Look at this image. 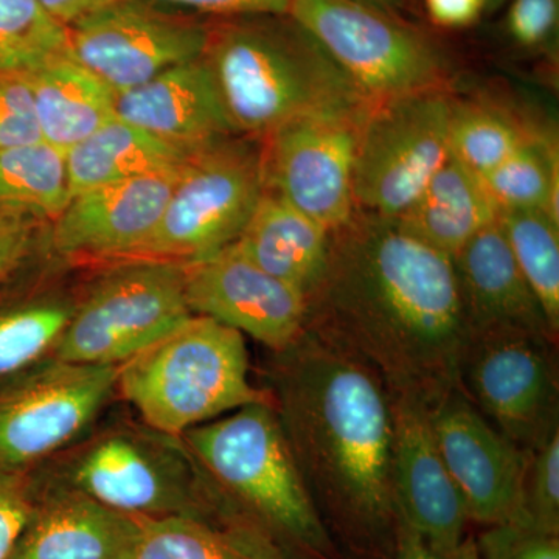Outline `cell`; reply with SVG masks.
<instances>
[{
  "label": "cell",
  "mask_w": 559,
  "mask_h": 559,
  "mask_svg": "<svg viewBox=\"0 0 559 559\" xmlns=\"http://www.w3.org/2000/svg\"><path fill=\"white\" fill-rule=\"evenodd\" d=\"M305 329L362 359L392 399L430 411L459 389L466 330L454 264L395 219L356 210L331 230Z\"/></svg>",
  "instance_id": "cell-1"
},
{
  "label": "cell",
  "mask_w": 559,
  "mask_h": 559,
  "mask_svg": "<svg viewBox=\"0 0 559 559\" xmlns=\"http://www.w3.org/2000/svg\"><path fill=\"white\" fill-rule=\"evenodd\" d=\"M267 377L272 407L331 538L355 557H395L393 407L384 382L310 329L272 353Z\"/></svg>",
  "instance_id": "cell-2"
},
{
  "label": "cell",
  "mask_w": 559,
  "mask_h": 559,
  "mask_svg": "<svg viewBox=\"0 0 559 559\" xmlns=\"http://www.w3.org/2000/svg\"><path fill=\"white\" fill-rule=\"evenodd\" d=\"M202 60L230 127L264 139L289 121L360 114L369 100L288 14L210 20Z\"/></svg>",
  "instance_id": "cell-3"
},
{
  "label": "cell",
  "mask_w": 559,
  "mask_h": 559,
  "mask_svg": "<svg viewBox=\"0 0 559 559\" xmlns=\"http://www.w3.org/2000/svg\"><path fill=\"white\" fill-rule=\"evenodd\" d=\"M182 439L221 495L294 558L344 559L305 487L271 401L204 423Z\"/></svg>",
  "instance_id": "cell-4"
},
{
  "label": "cell",
  "mask_w": 559,
  "mask_h": 559,
  "mask_svg": "<svg viewBox=\"0 0 559 559\" xmlns=\"http://www.w3.org/2000/svg\"><path fill=\"white\" fill-rule=\"evenodd\" d=\"M116 390L140 421L173 437L271 401L250 381L240 331L198 314L121 364Z\"/></svg>",
  "instance_id": "cell-5"
},
{
  "label": "cell",
  "mask_w": 559,
  "mask_h": 559,
  "mask_svg": "<svg viewBox=\"0 0 559 559\" xmlns=\"http://www.w3.org/2000/svg\"><path fill=\"white\" fill-rule=\"evenodd\" d=\"M72 447L50 480L120 513L160 520L205 516L226 506L182 437L116 421Z\"/></svg>",
  "instance_id": "cell-6"
},
{
  "label": "cell",
  "mask_w": 559,
  "mask_h": 559,
  "mask_svg": "<svg viewBox=\"0 0 559 559\" xmlns=\"http://www.w3.org/2000/svg\"><path fill=\"white\" fill-rule=\"evenodd\" d=\"M266 189L261 140L229 135L189 154L134 260L191 263L238 240Z\"/></svg>",
  "instance_id": "cell-7"
},
{
  "label": "cell",
  "mask_w": 559,
  "mask_h": 559,
  "mask_svg": "<svg viewBox=\"0 0 559 559\" xmlns=\"http://www.w3.org/2000/svg\"><path fill=\"white\" fill-rule=\"evenodd\" d=\"M286 14L371 102L448 87L443 51L404 17L359 0H290Z\"/></svg>",
  "instance_id": "cell-8"
},
{
  "label": "cell",
  "mask_w": 559,
  "mask_h": 559,
  "mask_svg": "<svg viewBox=\"0 0 559 559\" xmlns=\"http://www.w3.org/2000/svg\"><path fill=\"white\" fill-rule=\"evenodd\" d=\"M190 316L183 263L135 260L103 275L76 300L51 358L121 366Z\"/></svg>",
  "instance_id": "cell-9"
},
{
  "label": "cell",
  "mask_w": 559,
  "mask_h": 559,
  "mask_svg": "<svg viewBox=\"0 0 559 559\" xmlns=\"http://www.w3.org/2000/svg\"><path fill=\"white\" fill-rule=\"evenodd\" d=\"M454 100L444 87L373 103L356 146L358 212L396 219L414 204L450 157Z\"/></svg>",
  "instance_id": "cell-10"
},
{
  "label": "cell",
  "mask_w": 559,
  "mask_h": 559,
  "mask_svg": "<svg viewBox=\"0 0 559 559\" xmlns=\"http://www.w3.org/2000/svg\"><path fill=\"white\" fill-rule=\"evenodd\" d=\"M557 344L520 331L465 334L459 389L511 443L535 451L559 430Z\"/></svg>",
  "instance_id": "cell-11"
},
{
  "label": "cell",
  "mask_w": 559,
  "mask_h": 559,
  "mask_svg": "<svg viewBox=\"0 0 559 559\" xmlns=\"http://www.w3.org/2000/svg\"><path fill=\"white\" fill-rule=\"evenodd\" d=\"M117 373L47 358L0 381V468L33 471L75 444L116 392Z\"/></svg>",
  "instance_id": "cell-12"
},
{
  "label": "cell",
  "mask_w": 559,
  "mask_h": 559,
  "mask_svg": "<svg viewBox=\"0 0 559 559\" xmlns=\"http://www.w3.org/2000/svg\"><path fill=\"white\" fill-rule=\"evenodd\" d=\"M209 22L157 0H116L68 25L69 55L117 95L201 58Z\"/></svg>",
  "instance_id": "cell-13"
},
{
  "label": "cell",
  "mask_w": 559,
  "mask_h": 559,
  "mask_svg": "<svg viewBox=\"0 0 559 559\" xmlns=\"http://www.w3.org/2000/svg\"><path fill=\"white\" fill-rule=\"evenodd\" d=\"M369 110L301 117L261 139L266 189L329 230L347 223L356 212L353 170Z\"/></svg>",
  "instance_id": "cell-14"
},
{
  "label": "cell",
  "mask_w": 559,
  "mask_h": 559,
  "mask_svg": "<svg viewBox=\"0 0 559 559\" xmlns=\"http://www.w3.org/2000/svg\"><path fill=\"white\" fill-rule=\"evenodd\" d=\"M430 428L444 466L471 522H524V477L528 452L502 436L462 390H452L429 411Z\"/></svg>",
  "instance_id": "cell-15"
},
{
  "label": "cell",
  "mask_w": 559,
  "mask_h": 559,
  "mask_svg": "<svg viewBox=\"0 0 559 559\" xmlns=\"http://www.w3.org/2000/svg\"><path fill=\"white\" fill-rule=\"evenodd\" d=\"M183 282L191 314L248 334L272 353L288 347L305 330V294L261 270L237 242L183 263Z\"/></svg>",
  "instance_id": "cell-16"
},
{
  "label": "cell",
  "mask_w": 559,
  "mask_h": 559,
  "mask_svg": "<svg viewBox=\"0 0 559 559\" xmlns=\"http://www.w3.org/2000/svg\"><path fill=\"white\" fill-rule=\"evenodd\" d=\"M392 496L396 528L414 533L429 549L451 555L466 543L469 516L441 459L429 411L392 399Z\"/></svg>",
  "instance_id": "cell-17"
},
{
  "label": "cell",
  "mask_w": 559,
  "mask_h": 559,
  "mask_svg": "<svg viewBox=\"0 0 559 559\" xmlns=\"http://www.w3.org/2000/svg\"><path fill=\"white\" fill-rule=\"evenodd\" d=\"M178 167L75 194L53 219L51 246L69 259H130L153 237Z\"/></svg>",
  "instance_id": "cell-18"
},
{
  "label": "cell",
  "mask_w": 559,
  "mask_h": 559,
  "mask_svg": "<svg viewBox=\"0 0 559 559\" xmlns=\"http://www.w3.org/2000/svg\"><path fill=\"white\" fill-rule=\"evenodd\" d=\"M38 496L9 559H131L140 518L38 477Z\"/></svg>",
  "instance_id": "cell-19"
},
{
  "label": "cell",
  "mask_w": 559,
  "mask_h": 559,
  "mask_svg": "<svg viewBox=\"0 0 559 559\" xmlns=\"http://www.w3.org/2000/svg\"><path fill=\"white\" fill-rule=\"evenodd\" d=\"M466 334L520 331L557 344L535 293L514 260L499 221L451 257Z\"/></svg>",
  "instance_id": "cell-20"
},
{
  "label": "cell",
  "mask_w": 559,
  "mask_h": 559,
  "mask_svg": "<svg viewBox=\"0 0 559 559\" xmlns=\"http://www.w3.org/2000/svg\"><path fill=\"white\" fill-rule=\"evenodd\" d=\"M114 112L119 119L189 154L237 134L227 120L202 57L165 70L142 86L117 94Z\"/></svg>",
  "instance_id": "cell-21"
},
{
  "label": "cell",
  "mask_w": 559,
  "mask_h": 559,
  "mask_svg": "<svg viewBox=\"0 0 559 559\" xmlns=\"http://www.w3.org/2000/svg\"><path fill=\"white\" fill-rule=\"evenodd\" d=\"M140 522L131 559H297L230 502L205 516Z\"/></svg>",
  "instance_id": "cell-22"
},
{
  "label": "cell",
  "mask_w": 559,
  "mask_h": 559,
  "mask_svg": "<svg viewBox=\"0 0 559 559\" xmlns=\"http://www.w3.org/2000/svg\"><path fill=\"white\" fill-rule=\"evenodd\" d=\"M331 230L264 189L237 242L248 259L305 297L325 270Z\"/></svg>",
  "instance_id": "cell-23"
},
{
  "label": "cell",
  "mask_w": 559,
  "mask_h": 559,
  "mask_svg": "<svg viewBox=\"0 0 559 559\" xmlns=\"http://www.w3.org/2000/svg\"><path fill=\"white\" fill-rule=\"evenodd\" d=\"M498 218L480 176L450 156L395 221L412 237L452 257Z\"/></svg>",
  "instance_id": "cell-24"
},
{
  "label": "cell",
  "mask_w": 559,
  "mask_h": 559,
  "mask_svg": "<svg viewBox=\"0 0 559 559\" xmlns=\"http://www.w3.org/2000/svg\"><path fill=\"white\" fill-rule=\"evenodd\" d=\"M27 73L43 140L66 153L116 117L114 92L69 51Z\"/></svg>",
  "instance_id": "cell-25"
},
{
  "label": "cell",
  "mask_w": 559,
  "mask_h": 559,
  "mask_svg": "<svg viewBox=\"0 0 559 559\" xmlns=\"http://www.w3.org/2000/svg\"><path fill=\"white\" fill-rule=\"evenodd\" d=\"M66 156L70 194L73 198L108 183L178 167L189 157V153L162 142L119 117H112L73 145Z\"/></svg>",
  "instance_id": "cell-26"
},
{
  "label": "cell",
  "mask_w": 559,
  "mask_h": 559,
  "mask_svg": "<svg viewBox=\"0 0 559 559\" xmlns=\"http://www.w3.org/2000/svg\"><path fill=\"white\" fill-rule=\"evenodd\" d=\"M72 200L66 151L40 142L0 150V205L57 219Z\"/></svg>",
  "instance_id": "cell-27"
},
{
  "label": "cell",
  "mask_w": 559,
  "mask_h": 559,
  "mask_svg": "<svg viewBox=\"0 0 559 559\" xmlns=\"http://www.w3.org/2000/svg\"><path fill=\"white\" fill-rule=\"evenodd\" d=\"M75 305L62 296L0 305V381L51 358Z\"/></svg>",
  "instance_id": "cell-28"
},
{
  "label": "cell",
  "mask_w": 559,
  "mask_h": 559,
  "mask_svg": "<svg viewBox=\"0 0 559 559\" xmlns=\"http://www.w3.org/2000/svg\"><path fill=\"white\" fill-rule=\"evenodd\" d=\"M558 165L557 146L535 132L509 159L480 178L499 212L544 210L559 223Z\"/></svg>",
  "instance_id": "cell-29"
},
{
  "label": "cell",
  "mask_w": 559,
  "mask_h": 559,
  "mask_svg": "<svg viewBox=\"0 0 559 559\" xmlns=\"http://www.w3.org/2000/svg\"><path fill=\"white\" fill-rule=\"evenodd\" d=\"M499 226L551 331H559V223L544 210L499 212Z\"/></svg>",
  "instance_id": "cell-30"
},
{
  "label": "cell",
  "mask_w": 559,
  "mask_h": 559,
  "mask_svg": "<svg viewBox=\"0 0 559 559\" xmlns=\"http://www.w3.org/2000/svg\"><path fill=\"white\" fill-rule=\"evenodd\" d=\"M535 131L507 110L476 102L454 100L450 121V156L485 176L509 159Z\"/></svg>",
  "instance_id": "cell-31"
},
{
  "label": "cell",
  "mask_w": 559,
  "mask_h": 559,
  "mask_svg": "<svg viewBox=\"0 0 559 559\" xmlns=\"http://www.w3.org/2000/svg\"><path fill=\"white\" fill-rule=\"evenodd\" d=\"M68 51V27L39 0H0V73L32 72Z\"/></svg>",
  "instance_id": "cell-32"
},
{
  "label": "cell",
  "mask_w": 559,
  "mask_h": 559,
  "mask_svg": "<svg viewBox=\"0 0 559 559\" xmlns=\"http://www.w3.org/2000/svg\"><path fill=\"white\" fill-rule=\"evenodd\" d=\"M524 514L533 527L559 535V430L528 452Z\"/></svg>",
  "instance_id": "cell-33"
},
{
  "label": "cell",
  "mask_w": 559,
  "mask_h": 559,
  "mask_svg": "<svg viewBox=\"0 0 559 559\" xmlns=\"http://www.w3.org/2000/svg\"><path fill=\"white\" fill-rule=\"evenodd\" d=\"M40 140L28 73H0V150L32 145Z\"/></svg>",
  "instance_id": "cell-34"
},
{
  "label": "cell",
  "mask_w": 559,
  "mask_h": 559,
  "mask_svg": "<svg viewBox=\"0 0 559 559\" xmlns=\"http://www.w3.org/2000/svg\"><path fill=\"white\" fill-rule=\"evenodd\" d=\"M474 546L477 559H559V535L524 522L488 525Z\"/></svg>",
  "instance_id": "cell-35"
},
{
  "label": "cell",
  "mask_w": 559,
  "mask_h": 559,
  "mask_svg": "<svg viewBox=\"0 0 559 559\" xmlns=\"http://www.w3.org/2000/svg\"><path fill=\"white\" fill-rule=\"evenodd\" d=\"M38 496L32 471L0 468V559H9Z\"/></svg>",
  "instance_id": "cell-36"
},
{
  "label": "cell",
  "mask_w": 559,
  "mask_h": 559,
  "mask_svg": "<svg viewBox=\"0 0 559 559\" xmlns=\"http://www.w3.org/2000/svg\"><path fill=\"white\" fill-rule=\"evenodd\" d=\"M559 0H511L506 31L516 46L539 49L557 36Z\"/></svg>",
  "instance_id": "cell-37"
},
{
  "label": "cell",
  "mask_w": 559,
  "mask_h": 559,
  "mask_svg": "<svg viewBox=\"0 0 559 559\" xmlns=\"http://www.w3.org/2000/svg\"><path fill=\"white\" fill-rule=\"evenodd\" d=\"M38 216L27 210L0 205V283L14 274L35 246Z\"/></svg>",
  "instance_id": "cell-38"
},
{
  "label": "cell",
  "mask_w": 559,
  "mask_h": 559,
  "mask_svg": "<svg viewBox=\"0 0 559 559\" xmlns=\"http://www.w3.org/2000/svg\"><path fill=\"white\" fill-rule=\"evenodd\" d=\"M176 9L191 11L209 20L253 16V14H286L290 0H157Z\"/></svg>",
  "instance_id": "cell-39"
},
{
  "label": "cell",
  "mask_w": 559,
  "mask_h": 559,
  "mask_svg": "<svg viewBox=\"0 0 559 559\" xmlns=\"http://www.w3.org/2000/svg\"><path fill=\"white\" fill-rule=\"evenodd\" d=\"M430 21L444 28H463L479 20L485 0H423Z\"/></svg>",
  "instance_id": "cell-40"
},
{
  "label": "cell",
  "mask_w": 559,
  "mask_h": 559,
  "mask_svg": "<svg viewBox=\"0 0 559 559\" xmlns=\"http://www.w3.org/2000/svg\"><path fill=\"white\" fill-rule=\"evenodd\" d=\"M395 559H477V554L471 538L455 554L444 555L429 549L414 533L396 528Z\"/></svg>",
  "instance_id": "cell-41"
},
{
  "label": "cell",
  "mask_w": 559,
  "mask_h": 559,
  "mask_svg": "<svg viewBox=\"0 0 559 559\" xmlns=\"http://www.w3.org/2000/svg\"><path fill=\"white\" fill-rule=\"evenodd\" d=\"M110 2L116 0H39L40 5L66 27Z\"/></svg>",
  "instance_id": "cell-42"
},
{
  "label": "cell",
  "mask_w": 559,
  "mask_h": 559,
  "mask_svg": "<svg viewBox=\"0 0 559 559\" xmlns=\"http://www.w3.org/2000/svg\"><path fill=\"white\" fill-rule=\"evenodd\" d=\"M359 2L367 3V5L374 7L388 13L395 14V16L403 17V10H406L407 0H359Z\"/></svg>",
  "instance_id": "cell-43"
},
{
  "label": "cell",
  "mask_w": 559,
  "mask_h": 559,
  "mask_svg": "<svg viewBox=\"0 0 559 559\" xmlns=\"http://www.w3.org/2000/svg\"><path fill=\"white\" fill-rule=\"evenodd\" d=\"M509 0H485V11H496Z\"/></svg>",
  "instance_id": "cell-44"
}]
</instances>
